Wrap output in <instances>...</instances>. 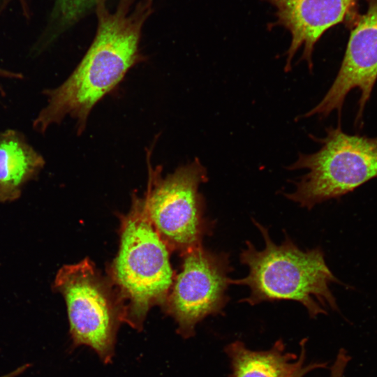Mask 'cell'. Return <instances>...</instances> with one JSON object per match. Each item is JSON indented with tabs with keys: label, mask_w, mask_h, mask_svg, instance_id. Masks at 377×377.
Returning a JSON list of instances; mask_svg holds the SVG:
<instances>
[{
	"label": "cell",
	"mask_w": 377,
	"mask_h": 377,
	"mask_svg": "<svg viewBox=\"0 0 377 377\" xmlns=\"http://www.w3.org/2000/svg\"><path fill=\"white\" fill-rule=\"evenodd\" d=\"M119 0L114 11L107 0H98L94 38L70 76L59 87L46 89V105L33 122L44 133L66 117L76 121L77 134L86 127L94 107L113 91L131 68L145 61L140 49L142 29L153 12L152 0Z\"/></svg>",
	"instance_id": "cell-1"
},
{
	"label": "cell",
	"mask_w": 377,
	"mask_h": 377,
	"mask_svg": "<svg viewBox=\"0 0 377 377\" xmlns=\"http://www.w3.org/2000/svg\"><path fill=\"white\" fill-rule=\"evenodd\" d=\"M260 232L265 248L257 250L249 241L239 254V261L249 267L246 277L230 279V284L246 286L250 293L240 300L251 306L263 302L292 300L301 303L309 316L327 314V309L338 310L330 289L332 283H340L325 263L320 247L304 251L285 232L279 245L274 243L268 229L252 218Z\"/></svg>",
	"instance_id": "cell-2"
},
{
	"label": "cell",
	"mask_w": 377,
	"mask_h": 377,
	"mask_svg": "<svg viewBox=\"0 0 377 377\" xmlns=\"http://www.w3.org/2000/svg\"><path fill=\"white\" fill-rule=\"evenodd\" d=\"M119 251L111 266V281L124 309V323L141 330L154 305H163L174 275L169 248L150 222L143 199L135 198L121 219Z\"/></svg>",
	"instance_id": "cell-3"
},
{
	"label": "cell",
	"mask_w": 377,
	"mask_h": 377,
	"mask_svg": "<svg viewBox=\"0 0 377 377\" xmlns=\"http://www.w3.org/2000/svg\"><path fill=\"white\" fill-rule=\"evenodd\" d=\"M326 131L325 138L318 139L322 144L318 151L300 154L297 160L286 168L308 170L293 182L295 190L283 195L309 210L377 177V137L348 135L340 126Z\"/></svg>",
	"instance_id": "cell-4"
},
{
	"label": "cell",
	"mask_w": 377,
	"mask_h": 377,
	"mask_svg": "<svg viewBox=\"0 0 377 377\" xmlns=\"http://www.w3.org/2000/svg\"><path fill=\"white\" fill-rule=\"evenodd\" d=\"M52 288L65 300L73 346H89L103 362L110 363L119 328L124 323V306L112 283L85 258L63 265Z\"/></svg>",
	"instance_id": "cell-5"
},
{
	"label": "cell",
	"mask_w": 377,
	"mask_h": 377,
	"mask_svg": "<svg viewBox=\"0 0 377 377\" xmlns=\"http://www.w3.org/2000/svg\"><path fill=\"white\" fill-rule=\"evenodd\" d=\"M149 161V185L143 199L147 215L169 249L184 253L201 245L212 223L204 217L199 186L207 181V172L196 158L161 177L158 167Z\"/></svg>",
	"instance_id": "cell-6"
},
{
	"label": "cell",
	"mask_w": 377,
	"mask_h": 377,
	"mask_svg": "<svg viewBox=\"0 0 377 377\" xmlns=\"http://www.w3.org/2000/svg\"><path fill=\"white\" fill-rule=\"evenodd\" d=\"M183 253L182 270L162 307L176 322L177 332L188 339L206 317L224 315L233 268L228 253H215L200 245Z\"/></svg>",
	"instance_id": "cell-7"
},
{
	"label": "cell",
	"mask_w": 377,
	"mask_h": 377,
	"mask_svg": "<svg viewBox=\"0 0 377 377\" xmlns=\"http://www.w3.org/2000/svg\"><path fill=\"white\" fill-rule=\"evenodd\" d=\"M377 80V0H368L365 13L350 31L348 45L337 75L323 99L304 117H326L337 110L341 114L349 91L358 88L357 120L362 117L364 106Z\"/></svg>",
	"instance_id": "cell-8"
},
{
	"label": "cell",
	"mask_w": 377,
	"mask_h": 377,
	"mask_svg": "<svg viewBox=\"0 0 377 377\" xmlns=\"http://www.w3.org/2000/svg\"><path fill=\"white\" fill-rule=\"evenodd\" d=\"M275 8L276 22L288 31L291 40L286 52L285 71L300 50L301 59L313 68V52L316 43L330 28L341 22L355 0H266Z\"/></svg>",
	"instance_id": "cell-9"
},
{
	"label": "cell",
	"mask_w": 377,
	"mask_h": 377,
	"mask_svg": "<svg viewBox=\"0 0 377 377\" xmlns=\"http://www.w3.org/2000/svg\"><path fill=\"white\" fill-rule=\"evenodd\" d=\"M45 163L22 133L13 129L0 133V202L17 200L24 186L38 175Z\"/></svg>",
	"instance_id": "cell-10"
},
{
	"label": "cell",
	"mask_w": 377,
	"mask_h": 377,
	"mask_svg": "<svg viewBox=\"0 0 377 377\" xmlns=\"http://www.w3.org/2000/svg\"><path fill=\"white\" fill-rule=\"evenodd\" d=\"M306 341V338L301 340L299 356L286 351L281 339L269 350L257 351L237 340L228 344L224 352L230 362L232 377H289L304 363Z\"/></svg>",
	"instance_id": "cell-11"
},
{
	"label": "cell",
	"mask_w": 377,
	"mask_h": 377,
	"mask_svg": "<svg viewBox=\"0 0 377 377\" xmlns=\"http://www.w3.org/2000/svg\"><path fill=\"white\" fill-rule=\"evenodd\" d=\"M98 0H56L53 15L57 25V34L78 22L95 8Z\"/></svg>",
	"instance_id": "cell-12"
},
{
	"label": "cell",
	"mask_w": 377,
	"mask_h": 377,
	"mask_svg": "<svg viewBox=\"0 0 377 377\" xmlns=\"http://www.w3.org/2000/svg\"><path fill=\"white\" fill-rule=\"evenodd\" d=\"M350 356L344 348H340L336 358L330 367L329 377H343L346 368L350 361Z\"/></svg>",
	"instance_id": "cell-13"
},
{
	"label": "cell",
	"mask_w": 377,
	"mask_h": 377,
	"mask_svg": "<svg viewBox=\"0 0 377 377\" xmlns=\"http://www.w3.org/2000/svg\"><path fill=\"white\" fill-rule=\"evenodd\" d=\"M327 362H311L307 365H300L289 377H304L306 374L318 369L327 367Z\"/></svg>",
	"instance_id": "cell-14"
},
{
	"label": "cell",
	"mask_w": 377,
	"mask_h": 377,
	"mask_svg": "<svg viewBox=\"0 0 377 377\" xmlns=\"http://www.w3.org/2000/svg\"><path fill=\"white\" fill-rule=\"evenodd\" d=\"M0 77L3 78H14L22 79L23 77L22 74L6 70L0 68Z\"/></svg>",
	"instance_id": "cell-15"
},
{
	"label": "cell",
	"mask_w": 377,
	"mask_h": 377,
	"mask_svg": "<svg viewBox=\"0 0 377 377\" xmlns=\"http://www.w3.org/2000/svg\"><path fill=\"white\" fill-rule=\"evenodd\" d=\"M28 367H29L28 364L22 365L15 369V370L12 371L11 372L4 374L3 376H1L0 377H17V376L23 373Z\"/></svg>",
	"instance_id": "cell-16"
}]
</instances>
